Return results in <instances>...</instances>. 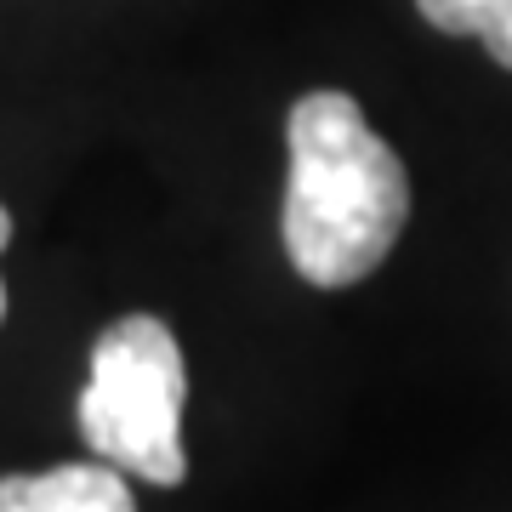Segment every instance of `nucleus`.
Listing matches in <instances>:
<instances>
[{
    "label": "nucleus",
    "instance_id": "nucleus-4",
    "mask_svg": "<svg viewBox=\"0 0 512 512\" xmlns=\"http://www.w3.org/2000/svg\"><path fill=\"white\" fill-rule=\"evenodd\" d=\"M416 6L433 29L484 40V52L512 69V0H416Z\"/></svg>",
    "mask_w": 512,
    "mask_h": 512
},
{
    "label": "nucleus",
    "instance_id": "nucleus-3",
    "mask_svg": "<svg viewBox=\"0 0 512 512\" xmlns=\"http://www.w3.org/2000/svg\"><path fill=\"white\" fill-rule=\"evenodd\" d=\"M0 512H137V501H131V484L120 478V467L69 461L52 473L0 478Z\"/></svg>",
    "mask_w": 512,
    "mask_h": 512
},
{
    "label": "nucleus",
    "instance_id": "nucleus-5",
    "mask_svg": "<svg viewBox=\"0 0 512 512\" xmlns=\"http://www.w3.org/2000/svg\"><path fill=\"white\" fill-rule=\"evenodd\" d=\"M6 245H12V211L0 205V251H6Z\"/></svg>",
    "mask_w": 512,
    "mask_h": 512
},
{
    "label": "nucleus",
    "instance_id": "nucleus-2",
    "mask_svg": "<svg viewBox=\"0 0 512 512\" xmlns=\"http://www.w3.org/2000/svg\"><path fill=\"white\" fill-rule=\"evenodd\" d=\"M183 404L188 365L165 319L126 313L92 348V376L80 393V433L97 456L148 484H183Z\"/></svg>",
    "mask_w": 512,
    "mask_h": 512
},
{
    "label": "nucleus",
    "instance_id": "nucleus-1",
    "mask_svg": "<svg viewBox=\"0 0 512 512\" xmlns=\"http://www.w3.org/2000/svg\"><path fill=\"white\" fill-rule=\"evenodd\" d=\"M291 183H285V256L319 291L359 285L387 262L410 222V177L348 92L296 97Z\"/></svg>",
    "mask_w": 512,
    "mask_h": 512
},
{
    "label": "nucleus",
    "instance_id": "nucleus-6",
    "mask_svg": "<svg viewBox=\"0 0 512 512\" xmlns=\"http://www.w3.org/2000/svg\"><path fill=\"white\" fill-rule=\"evenodd\" d=\"M0 319H6V285H0Z\"/></svg>",
    "mask_w": 512,
    "mask_h": 512
}]
</instances>
